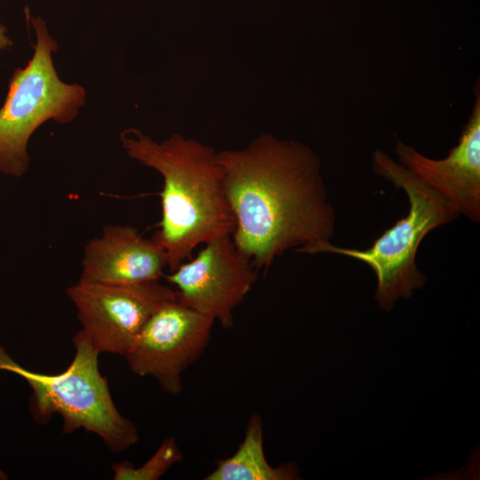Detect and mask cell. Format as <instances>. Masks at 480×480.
<instances>
[{
	"instance_id": "cell-1",
	"label": "cell",
	"mask_w": 480,
	"mask_h": 480,
	"mask_svg": "<svg viewBox=\"0 0 480 480\" xmlns=\"http://www.w3.org/2000/svg\"><path fill=\"white\" fill-rule=\"evenodd\" d=\"M216 157L235 221L232 239L257 270L267 271L292 248L303 252L331 240L335 209L309 147L263 133Z\"/></svg>"
},
{
	"instance_id": "cell-2",
	"label": "cell",
	"mask_w": 480,
	"mask_h": 480,
	"mask_svg": "<svg viewBox=\"0 0 480 480\" xmlns=\"http://www.w3.org/2000/svg\"><path fill=\"white\" fill-rule=\"evenodd\" d=\"M127 155L163 177L162 219L153 239L164 249L172 272L195 248L231 235L234 217L214 148L180 134L157 142L140 130L120 134Z\"/></svg>"
},
{
	"instance_id": "cell-3",
	"label": "cell",
	"mask_w": 480,
	"mask_h": 480,
	"mask_svg": "<svg viewBox=\"0 0 480 480\" xmlns=\"http://www.w3.org/2000/svg\"><path fill=\"white\" fill-rule=\"evenodd\" d=\"M372 161L377 176L407 195V215L385 230L367 249L339 247L327 241L303 253H336L367 264L377 277L375 300L380 308L389 311L399 298L410 299L414 290L422 289L426 284V276L416 265L422 239L433 229L456 220L460 213L448 200L387 153L376 149Z\"/></svg>"
},
{
	"instance_id": "cell-4",
	"label": "cell",
	"mask_w": 480,
	"mask_h": 480,
	"mask_svg": "<svg viewBox=\"0 0 480 480\" xmlns=\"http://www.w3.org/2000/svg\"><path fill=\"white\" fill-rule=\"evenodd\" d=\"M76 353L65 371L57 374L31 372L13 361L0 347V370L12 372L32 389L30 408L39 423L58 413L63 433L78 428L97 434L114 452H123L139 440L135 425L116 407L108 380L99 370L100 353L84 331L74 336Z\"/></svg>"
},
{
	"instance_id": "cell-5",
	"label": "cell",
	"mask_w": 480,
	"mask_h": 480,
	"mask_svg": "<svg viewBox=\"0 0 480 480\" xmlns=\"http://www.w3.org/2000/svg\"><path fill=\"white\" fill-rule=\"evenodd\" d=\"M36 42L34 53L24 68H17L9 83L0 108V172L20 177L29 163L28 142L44 122H71L84 105V89L60 80L52 52L57 43L39 16L29 17Z\"/></svg>"
},
{
	"instance_id": "cell-6",
	"label": "cell",
	"mask_w": 480,
	"mask_h": 480,
	"mask_svg": "<svg viewBox=\"0 0 480 480\" xmlns=\"http://www.w3.org/2000/svg\"><path fill=\"white\" fill-rule=\"evenodd\" d=\"M82 331L95 349L124 356L149 317L176 297L159 280L133 284L81 283L67 290Z\"/></svg>"
},
{
	"instance_id": "cell-7",
	"label": "cell",
	"mask_w": 480,
	"mask_h": 480,
	"mask_svg": "<svg viewBox=\"0 0 480 480\" xmlns=\"http://www.w3.org/2000/svg\"><path fill=\"white\" fill-rule=\"evenodd\" d=\"M214 322L177 297L167 301L149 317L125 354L130 369L154 377L168 394L180 393L181 373L205 350Z\"/></svg>"
},
{
	"instance_id": "cell-8",
	"label": "cell",
	"mask_w": 480,
	"mask_h": 480,
	"mask_svg": "<svg viewBox=\"0 0 480 480\" xmlns=\"http://www.w3.org/2000/svg\"><path fill=\"white\" fill-rule=\"evenodd\" d=\"M204 244L195 259L163 276L176 286L181 303L229 329L234 326L233 311L255 284L258 270L231 235Z\"/></svg>"
},
{
	"instance_id": "cell-9",
	"label": "cell",
	"mask_w": 480,
	"mask_h": 480,
	"mask_svg": "<svg viewBox=\"0 0 480 480\" xmlns=\"http://www.w3.org/2000/svg\"><path fill=\"white\" fill-rule=\"evenodd\" d=\"M479 89L477 80L471 114L458 144L446 157L439 160L429 158L400 140H396L395 144L398 162L473 222L480 220Z\"/></svg>"
},
{
	"instance_id": "cell-10",
	"label": "cell",
	"mask_w": 480,
	"mask_h": 480,
	"mask_svg": "<svg viewBox=\"0 0 480 480\" xmlns=\"http://www.w3.org/2000/svg\"><path fill=\"white\" fill-rule=\"evenodd\" d=\"M78 282L133 284L159 280L167 268L164 249L132 226L108 225L84 248Z\"/></svg>"
},
{
	"instance_id": "cell-11",
	"label": "cell",
	"mask_w": 480,
	"mask_h": 480,
	"mask_svg": "<svg viewBox=\"0 0 480 480\" xmlns=\"http://www.w3.org/2000/svg\"><path fill=\"white\" fill-rule=\"evenodd\" d=\"M205 480H293L300 479L295 463L273 468L263 449V420L258 413L249 418L244 439L236 452L216 462Z\"/></svg>"
},
{
	"instance_id": "cell-12",
	"label": "cell",
	"mask_w": 480,
	"mask_h": 480,
	"mask_svg": "<svg viewBox=\"0 0 480 480\" xmlns=\"http://www.w3.org/2000/svg\"><path fill=\"white\" fill-rule=\"evenodd\" d=\"M183 460L174 437L163 441L154 455L139 468H134L129 461L113 465L116 480H156L168 471L175 463Z\"/></svg>"
},
{
	"instance_id": "cell-13",
	"label": "cell",
	"mask_w": 480,
	"mask_h": 480,
	"mask_svg": "<svg viewBox=\"0 0 480 480\" xmlns=\"http://www.w3.org/2000/svg\"><path fill=\"white\" fill-rule=\"evenodd\" d=\"M7 29L5 26L0 24V51L4 50L12 46V41L7 36Z\"/></svg>"
},
{
	"instance_id": "cell-14",
	"label": "cell",
	"mask_w": 480,
	"mask_h": 480,
	"mask_svg": "<svg viewBox=\"0 0 480 480\" xmlns=\"http://www.w3.org/2000/svg\"><path fill=\"white\" fill-rule=\"evenodd\" d=\"M4 473L0 470V479L4 478Z\"/></svg>"
},
{
	"instance_id": "cell-15",
	"label": "cell",
	"mask_w": 480,
	"mask_h": 480,
	"mask_svg": "<svg viewBox=\"0 0 480 480\" xmlns=\"http://www.w3.org/2000/svg\"><path fill=\"white\" fill-rule=\"evenodd\" d=\"M3 1H6V0H3Z\"/></svg>"
}]
</instances>
